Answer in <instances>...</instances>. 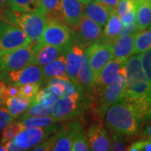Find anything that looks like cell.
I'll use <instances>...</instances> for the list:
<instances>
[{
	"instance_id": "36",
	"label": "cell",
	"mask_w": 151,
	"mask_h": 151,
	"mask_svg": "<svg viewBox=\"0 0 151 151\" xmlns=\"http://www.w3.org/2000/svg\"><path fill=\"white\" fill-rule=\"evenodd\" d=\"M129 151H151V138L145 137L134 141L128 147Z\"/></svg>"
},
{
	"instance_id": "50",
	"label": "cell",
	"mask_w": 151,
	"mask_h": 151,
	"mask_svg": "<svg viewBox=\"0 0 151 151\" xmlns=\"http://www.w3.org/2000/svg\"><path fill=\"white\" fill-rule=\"evenodd\" d=\"M1 25H2V22H0V28H1Z\"/></svg>"
},
{
	"instance_id": "28",
	"label": "cell",
	"mask_w": 151,
	"mask_h": 151,
	"mask_svg": "<svg viewBox=\"0 0 151 151\" xmlns=\"http://www.w3.org/2000/svg\"><path fill=\"white\" fill-rule=\"evenodd\" d=\"M151 50V24L136 34L134 38V54H141Z\"/></svg>"
},
{
	"instance_id": "35",
	"label": "cell",
	"mask_w": 151,
	"mask_h": 151,
	"mask_svg": "<svg viewBox=\"0 0 151 151\" xmlns=\"http://www.w3.org/2000/svg\"><path fill=\"white\" fill-rule=\"evenodd\" d=\"M135 0H119L116 7V12L119 18L135 9Z\"/></svg>"
},
{
	"instance_id": "19",
	"label": "cell",
	"mask_w": 151,
	"mask_h": 151,
	"mask_svg": "<svg viewBox=\"0 0 151 151\" xmlns=\"http://www.w3.org/2000/svg\"><path fill=\"white\" fill-rule=\"evenodd\" d=\"M135 35L136 34L122 35L113 42V58L127 60L134 55Z\"/></svg>"
},
{
	"instance_id": "25",
	"label": "cell",
	"mask_w": 151,
	"mask_h": 151,
	"mask_svg": "<svg viewBox=\"0 0 151 151\" xmlns=\"http://www.w3.org/2000/svg\"><path fill=\"white\" fill-rule=\"evenodd\" d=\"M47 81V86L59 97L68 96L78 92L74 82L70 80H63L60 78H50Z\"/></svg>"
},
{
	"instance_id": "1",
	"label": "cell",
	"mask_w": 151,
	"mask_h": 151,
	"mask_svg": "<svg viewBox=\"0 0 151 151\" xmlns=\"http://www.w3.org/2000/svg\"><path fill=\"white\" fill-rule=\"evenodd\" d=\"M125 71L127 83L123 100L130 104L144 121L151 105V83L144 71L139 55H132L126 60Z\"/></svg>"
},
{
	"instance_id": "15",
	"label": "cell",
	"mask_w": 151,
	"mask_h": 151,
	"mask_svg": "<svg viewBox=\"0 0 151 151\" xmlns=\"http://www.w3.org/2000/svg\"><path fill=\"white\" fill-rule=\"evenodd\" d=\"M60 10L62 21L70 29H76L79 26L84 14V5L80 0H61Z\"/></svg>"
},
{
	"instance_id": "27",
	"label": "cell",
	"mask_w": 151,
	"mask_h": 151,
	"mask_svg": "<svg viewBox=\"0 0 151 151\" xmlns=\"http://www.w3.org/2000/svg\"><path fill=\"white\" fill-rule=\"evenodd\" d=\"M9 6L12 10L44 14L40 0H9Z\"/></svg>"
},
{
	"instance_id": "31",
	"label": "cell",
	"mask_w": 151,
	"mask_h": 151,
	"mask_svg": "<svg viewBox=\"0 0 151 151\" xmlns=\"http://www.w3.org/2000/svg\"><path fill=\"white\" fill-rule=\"evenodd\" d=\"M22 126L20 123L19 121H11L8 125H6L4 128V129L2 130L1 134L2 137L0 139V144L4 145L8 141H10L14 139V137L16 136L21 130Z\"/></svg>"
},
{
	"instance_id": "14",
	"label": "cell",
	"mask_w": 151,
	"mask_h": 151,
	"mask_svg": "<svg viewBox=\"0 0 151 151\" xmlns=\"http://www.w3.org/2000/svg\"><path fill=\"white\" fill-rule=\"evenodd\" d=\"M125 63L126 60H124L113 58L105 65L95 82V97L115 81L120 70L125 65Z\"/></svg>"
},
{
	"instance_id": "2",
	"label": "cell",
	"mask_w": 151,
	"mask_h": 151,
	"mask_svg": "<svg viewBox=\"0 0 151 151\" xmlns=\"http://www.w3.org/2000/svg\"><path fill=\"white\" fill-rule=\"evenodd\" d=\"M105 124L112 133L130 138L139 134L143 119L124 100L113 104L107 110Z\"/></svg>"
},
{
	"instance_id": "52",
	"label": "cell",
	"mask_w": 151,
	"mask_h": 151,
	"mask_svg": "<svg viewBox=\"0 0 151 151\" xmlns=\"http://www.w3.org/2000/svg\"><path fill=\"white\" fill-rule=\"evenodd\" d=\"M150 4H151V0H150Z\"/></svg>"
},
{
	"instance_id": "22",
	"label": "cell",
	"mask_w": 151,
	"mask_h": 151,
	"mask_svg": "<svg viewBox=\"0 0 151 151\" xmlns=\"http://www.w3.org/2000/svg\"><path fill=\"white\" fill-rule=\"evenodd\" d=\"M113 11H111L107 7L103 6L97 1H93L86 4L85 8V14L86 16L92 19L93 21L97 23L100 26L104 27L108 22L109 17Z\"/></svg>"
},
{
	"instance_id": "26",
	"label": "cell",
	"mask_w": 151,
	"mask_h": 151,
	"mask_svg": "<svg viewBox=\"0 0 151 151\" xmlns=\"http://www.w3.org/2000/svg\"><path fill=\"white\" fill-rule=\"evenodd\" d=\"M4 103L8 111L14 119L23 114L32 104V102L29 99L19 95L8 97Z\"/></svg>"
},
{
	"instance_id": "43",
	"label": "cell",
	"mask_w": 151,
	"mask_h": 151,
	"mask_svg": "<svg viewBox=\"0 0 151 151\" xmlns=\"http://www.w3.org/2000/svg\"><path fill=\"white\" fill-rule=\"evenodd\" d=\"M6 151H22V149L17 145L14 139L10 141H8L4 144Z\"/></svg>"
},
{
	"instance_id": "49",
	"label": "cell",
	"mask_w": 151,
	"mask_h": 151,
	"mask_svg": "<svg viewBox=\"0 0 151 151\" xmlns=\"http://www.w3.org/2000/svg\"><path fill=\"white\" fill-rule=\"evenodd\" d=\"M0 151H6L5 146L3 144H0Z\"/></svg>"
},
{
	"instance_id": "9",
	"label": "cell",
	"mask_w": 151,
	"mask_h": 151,
	"mask_svg": "<svg viewBox=\"0 0 151 151\" xmlns=\"http://www.w3.org/2000/svg\"><path fill=\"white\" fill-rule=\"evenodd\" d=\"M31 44L25 33L17 26L2 22L0 28V55Z\"/></svg>"
},
{
	"instance_id": "37",
	"label": "cell",
	"mask_w": 151,
	"mask_h": 151,
	"mask_svg": "<svg viewBox=\"0 0 151 151\" xmlns=\"http://www.w3.org/2000/svg\"><path fill=\"white\" fill-rule=\"evenodd\" d=\"M139 56L144 71L151 83V50L141 53Z\"/></svg>"
},
{
	"instance_id": "10",
	"label": "cell",
	"mask_w": 151,
	"mask_h": 151,
	"mask_svg": "<svg viewBox=\"0 0 151 151\" xmlns=\"http://www.w3.org/2000/svg\"><path fill=\"white\" fill-rule=\"evenodd\" d=\"M74 41L86 49L95 43H103V29L97 23L83 14L79 26L73 29Z\"/></svg>"
},
{
	"instance_id": "4",
	"label": "cell",
	"mask_w": 151,
	"mask_h": 151,
	"mask_svg": "<svg viewBox=\"0 0 151 151\" xmlns=\"http://www.w3.org/2000/svg\"><path fill=\"white\" fill-rule=\"evenodd\" d=\"M2 20L4 23L13 24L21 29L30 40L31 43L36 44L40 42L42 36L47 18L44 14L36 13L19 12L12 10L11 9H4L3 11Z\"/></svg>"
},
{
	"instance_id": "23",
	"label": "cell",
	"mask_w": 151,
	"mask_h": 151,
	"mask_svg": "<svg viewBox=\"0 0 151 151\" xmlns=\"http://www.w3.org/2000/svg\"><path fill=\"white\" fill-rule=\"evenodd\" d=\"M136 23L139 31L145 29L151 24L150 0H135Z\"/></svg>"
},
{
	"instance_id": "12",
	"label": "cell",
	"mask_w": 151,
	"mask_h": 151,
	"mask_svg": "<svg viewBox=\"0 0 151 151\" xmlns=\"http://www.w3.org/2000/svg\"><path fill=\"white\" fill-rule=\"evenodd\" d=\"M96 82L100 71L113 58V43H95L85 49Z\"/></svg>"
},
{
	"instance_id": "18",
	"label": "cell",
	"mask_w": 151,
	"mask_h": 151,
	"mask_svg": "<svg viewBox=\"0 0 151 151\" xmlns=\"http://www.w3.org/2000/svg\"><path fill=\"white\" fill-rule=\"evenodd\" d=\"M49 151L72 150V139L70 134V123L61 126L56 133L46 139Z\"/></svg>"
},
{
	"instance_id": "51",
	"label": "cell",
	"mask_w": 151,
	"mask_h": 151,
	"mask_svg": "<svg viewBox=\"0 0 151 151\" xmlns=\"http://www.w3.org/2000/svg\"><path fill=\"white\" fill-rule=\"evenodd\" d=\"M2 103H3L2 102H0V107H1V105H2Z\"/></svg>"
},
{
	"instance_id": "13",
	"label": "cell",
	"mask_w": 151,
	"mask_h": 151,
	"mask_svg": "<svg viewBox=\"0 0 151 151\" xmlns=\"http://www.w3.org/2000/svg\"><path fill=\"white\" fill-rule=\"evenodd\" d=\"M89 149L93 151H108L111 147V138L102 122H93L86 129Z\"/></svg>"
},
{
	"instance_id": "40",
	"label": "cell",
	"mask_w": 151,
	"mask_h": 151,
	"mask_svg": "<svg viewBox=\"0 0 151 151\" xmlns=\"http://www.w3.org/2000/svg\"><path fill=\"white\" fill-rule=\"evenodd\" d=\"M120 20L122 26H128L132 24L133 23L136 21V14H135V9L131 11L129 13L126 14L124 16L120 17Z\"/></svg>"
},
{
	"instance_id": "6",
	"label": "cell",
	"mask_w": 151,
	"mask_h": 151,
	"mask_svg": "<svg viewBox=\"0 0 151 151\" xmlns=\"http://www.w3.org/2000/svg\"><path fill=\"white\" fill-rule=\"evenodd\" d=\"M73 42L72 29L63 21L55 19H47L40 43L68 49Z\"/></svg>"
},
{
	"instance_id": "47",
	"label": "cell",
	"mask_w": 151,
	"mask_h": 151,
	"mask_svg": "<svg viewBox=\"0 0 151 151\" xmlns=\"http://www.w3.org/2000/svg\"><path fill=\"white\" fill-rule=\"evenodd\" d=\"M9 6V0H0V9Z\"/></svg>"
},
{
	"instance_id": "3",
	"label": "cell",
	"mask_w": 151,
	"mask_h": 151,
	"mask_svg": "<svg viewBox=\"0 0 151 151\" xmlns=\"http://www.w3.org/2000/svg\"><path fill=\"white\" fill-rule=\"evenodd\" d=\"M126 83L127 79L124 65L119 71L115 81L97 95L90 107L87 108L92 117L93 122H102L108 108L114 103L124 99Z\"/></svg>"
},
{
	"instance_id": "11",
	"label": "cell",
	"mask_w": 151,
	"mask_h": 151,
	"mask_svg": "<svg viewBox=\"0 0 151 151\" xmlns=\"http://www.w3.org/2000/svg\"><path fill=\"white\" fill-rule=\"evenodd\" d=\"M0 80L16 86L34 82L41 84L44 81L42 68L35 64H30L19 70L0 71Z\"/></svg>"
},
{
	"instance_id": "17",
	"label": "cell",
	"mask_w": 151,
	"mask_h": 151,
	"mask_svg": "<svg viewBox=\"0 0 151 151\" xmlns=\"http://www.w3.org/2000/svg\"><path fill=\"white\" fill-rule=\"evenodd\" d=\"M84 51L85 48L81 44L74 41L70 45L68 50L65 53L66 74L70 81L74 83L76 81V76L81 65Z\"/></svg>"
},
{
	"instance_id": "45",
	"label": "cell",
	"mask_w": 151,
	"mask_h": 151,
	"mask_svg": "<svg viewBox=\"0 0 151 151\" xmlns=\"http://www.w3.org/2000/svg\"><path fill=\"white\" fill-rule=\"evenodd\" d=\"M6 86V82L0 80V102L3 103V92Z\"/></svg>"
},
{
	"instance_id": "33",
	"label": "cell",
	"mask_w": 151,
	"mask_h": 151,
	"mask_svg": "<svg viewBox=\"0 0 151 151\" xmlns=\"http://www.w3.org/2000/svg\"><path fill=\"white\" fill-rule=\"evenodd\" d=\"M40 84L35 83V82L23 84V85L19 86V95L28 98L31 102H33L35 96L40 91Z\"/></svg>"
},
{
	"instance_id": "5",
	"label": "cell",
	"mask_w": 151,
	"mask_h": 151,
	"mask_svg": "<svg viewBox=\"0 0 151 151\" xmlns=\"http://www.w3.org/2000/svg\"><path fill=\"white\" fill-rule=\"evenodd\" d=\"M91 103L79 92L59 97L52 105L51 116L58 122L70 121L81 115Z\"/></svg>"
},
{
	"instance_id": "41",
	"label": "cell",
	"mask_w": 151,
	"mask_h": 151,
	"mask_svg": "<svg viewBox=\"0 0 151 151\" xmlns=\"http://www.w3.org/2000/svg\"><path fill=\"white\" fill-rule=\"evenodd\" d=\"M139 32L138 26H137V23L136 21L133 23L132 24L128 25V26H122L121 31L119 33V36L122 35H132V34H137Z\"/></svg>"
},
{
	"instance_id": "30",
	"label": "cell",
	"mask_w": 151,
	"mask_h": 151,
	"mask_svg": "<svg viewBox=\"0 0 151 151\" xmlns=\"http://www.w3.org/2000/svg\"><path fill=\"white\" fill-rule=\"evenodd\" d=\"M44 14L47 19H55L62 21L60 10L61 0H40Z\"/></svg>"
},
{
	"instance_id": "48",
	"label": "cell",
	"mask_w": 151,
	"mask_h": 151,
	"mask_svg": "<svg viewBox=\"0 0 151 151\" xmlns=\"http://www.w3.org/2000/svg\"><path fill=\"white\" fill-rule=\"evenodd\" d=\"M81 3L84 4V5H86V4H88L89 3H91V2H93V1H95V0H80Z\"/></svg>"
},
{
	"instance_id": "21",
	"label": "cell",
	"mask_w": 151,
	"mask_h": 151,
	"mask_svg": "<svg viewBox=\"0 0 151 151\" xmlns=\"http://www.w3.org/2000/svg\"><path fill=\"white\" fill-rule=\"evenodd\" d=\"M70 128L72 139V150H90L86 134L81 121L79 119H76L70 123Z\"/></svg>"
},
{
	"instance_id": "7",
	"label": "cell",
	"mask_w": 151,
	"mask_h": 151,
	"mask_svg": "<svg viewBox=\"0 0 151 151\" xmlns=\"http://www.w3.org/2000/svg\"><path fill=\"white\" fill-rule=\"evenodd\" d=\"M59 124H52L44 128H29L22 129L14 137V140L22 150H31L35 146L48 139L60 129Z\"/></svg>"
},
{
	"instance_id": "29",
	"label": "cell",
	"mask_w": 151,
	"mask_h": 151,
	"mask_svg": "<svg viewBox=\"0 0 151 151\" xmlns=\"http://www.w3.org/2000/svg\"><path fill=\"white\" fill-rule=\"evenodd\" d=\"M22 126V129L29 128H44L50 126L58 122L52 116H36V117H29L24 119H19V121Z\"/></svg>"
},
{
	"instance_id": "32",
	"label": "cell",
	"mask_w": 151,
	"mask_h": 151,
	"mask_svg": "<svg viewBox=\"0 0 151 151\" xmlns=\"http://www.w3.org/2000/svg\"><path fill=\"white\" fill-rule=\"evenodd\" d=\"M52 108L51 107L45 108L41 106L40 103H34L31 104L30 108H28L25 113L22 115L20 119H24L29 117H36V116H47L51 115Z\"/></svg>"
},
{
	"instance_id": "8",
	"label": "cell",
	"mask_w": 151,
	"mask_h": 151,
	"mask_svg": "<svg viewBox=\"0 0 151 151\" xmlns=\"http://www.w3.org/2000/svg\"><path fill=\"white\" fill-rule=\"evenodd\" d=\"M34 44L15 49L0 55V71H12L32 64Z\"/></svg>"
},
{
	"instance_id": "20",
	"label": "cell",
	"mask_w": 151,
	"mask_h": 151,
	"mask_svg": "<svg viewBox=\"0 0 151 151\" xmlns=\"http://www.w3.org/2000/svg\"><path fill=\"white\" fill-rule=\"evenodd\" d=\"M44 81H48L50 78H60L63 80H70L66 74L65 67V55H61L47 65H44Z\"/></svg>"
},
{
	"instance_id": "38",
	"label": "cell",
	"mask_w": 151,
	"mask_h": 151,
	"mask_svg": "<svg viewBox=\"0 0 151 151\" xmlns=\"http://www.w3.org/2000/svg\"><path fill=\"white\" fill-rule=\"evenodd\" d=\"M14 119V118L9 113L7 108L0 107V133L6 125H8Z\"/></svg>"
},
{
	"instance_id": "16",
	"label": "cell",
	"mask_w": 151,
	"mask_h": 151,
	"mask_svg": "<svg viewBox=\"0 0 151 151\" xmlns=\"http://www.w3.org/2000/svg\"><path fill=\"white\" fill-rule=\"evenodd\" d=\"M68 49L40 42L34 44L35 52L33 56L32 64H35L40 66L47 65L52 60L59 57L60 55H65Z\"/></svg>"
},
{
	"instance_id": "24",
	"label": "cell",
	"mask_w": 151,
	"mask_h": 151,
	"mask_svg": "<svg viewBox=\"0 0 151 151\" xmlns=\"http://www.w3.org/2000/svg\"><path fill=\"white\" fill-rule=\"evenodd\" d=\"M121 29V20L115 9L112 12L108 22L104 25V29L103 30V43H113L119 37Z\"/></svg>"
},
{
	"instance_id": "44",
	"label": "cell",
	"mask_w": 151,
	"mask_h": 151,
	"mask_svg": "<svg viewBox=\"0 0 151 151\" xmlns=\"http://www.w3.org/2000/svg\"><path fill=\"white\" fill-rule=\"evenodd\" d=\"M146 124L142 129V135L145 137L151 138V121L145 122Z\"/></svg>"
},
{
	"instance_id": "46",
	"label": "cell",
	"mask_w": 151,
	"mask_h": 151,
	"mask_svg": "<svg viewBox=\"0 0 151 151\" xmlns=\"http://www.w3.org/2000/svg\"><path fill=\"white\" fill-rule=\"evenodd\" d=\"M144 121H145V122L151 121V105L150 107V108H149L147 113H146V115L145 116V118H144Z\"/></svg>"
},
{
	"instance_id": "34",
	"label": "cell",
	"mask_w": 151,
	"mask_h": 151,
	"mask_svg": "<svg viewBox=\"0 0 151 151\" xmlns=\"http://www.w3.org/2000/svg\"><path fill=\"white\" fill-rule=\"evenodd\" d=\"M123 135L113 133L111 136V147L110 150L114 151H125L128 150L129 145H127V141Z\"/></svg>"
},
{
	"instance_id": "39",
	"label": "cell",
	"mask_w": 151,
	"mask_h": 151,
	"mask_svg": "<svg viewBox=\"0 0 151 151\" xmlns=\"http://www.w3.org/2000/svg\"><path fill=\"white\" fill-rule=\"evenodd\" d=\"M18 95H19V86L13 85V84H9V86L6 85L4 92H3V103L8 97H14V96H18Z\"/></svg>"
},
{
	"instance_id": "42",
	"label": "cell",
	"mask_w": 151,
	"mask_h": 151,
	"mask_svg": "<svg viewBox=\"0 0 151 151\" xmlns=\"http://www.w3.org/2000/svg\"><path fill=\"white\" fill-rule=\"evenodd\" d=\"M97 2L100 3L103 6L107 7L111 11H114L118 5L119 0H96Z\"/></svg>"
}]
</instances>
